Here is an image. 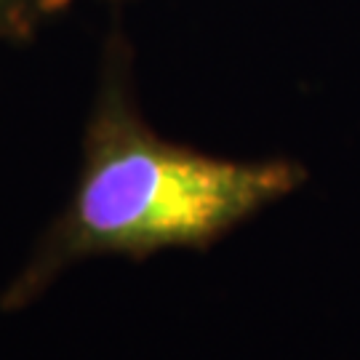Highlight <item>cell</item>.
Masks as SVG:
<instances>
[{
  "label": "cell",
  "instance_id": "6da1fadb",
  "mask_svg": "<svg viewBox=\"0 0 360 360\" xmlns=\"http://www.w3.org/2000/svg\"><path fill=\"white\" fill-rule=\"evenodd\" d=\"M304 176L294 160H227L166 142L126 89L107 83L86 126L70 203L0 294V312L27 309L77 262L208 248Z\"/></svg>",
  "mask_w": 360,
  "mask_h": 360
},
{
  "label": "cell",
  "instance_id": "7a4b0ae2",
  "mask_svg": "<svg viewBox=\"0 0 360 360\" xmlns=\"http://www.w3.org/2000/svg\"><path fill=\"white\" fill-rule=\"evenodd\" d=\"M67 0H0V38H22Z\"/></svg>",
  "mask_w": 360,
  "mask_h": 360
}]
</instances>
